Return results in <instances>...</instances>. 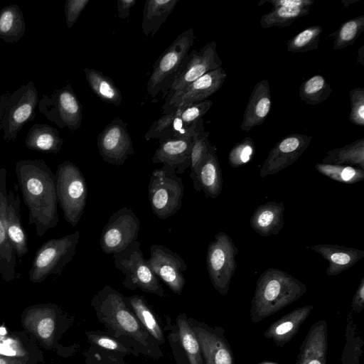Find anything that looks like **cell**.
<instances>
[{
    "label": "cell",
    "instance_id": "cell-30",
    "mask_svg": "<svg viewBox=\"0 0 364 364\" xmlns=\"http://www.w3.org/2000/svg\"><path fill=\"white\" fill-rule=\"evenodd\" d=\"M63 143L60 131L46 124H34L29 129L25 139L28 149L53 154H57Z\"/></svg>",
    "mask_w": 364,
    "mask_h": 364
},
{
    "label": "cell",
    "instance_id": "cell-36",
    "mask_svg": "<svg viewBox=\"0 0 364 364\" xmlns=\"http://www.w3.org/2000/svg\"><path fill=\"white\" fill-rule=\"evenodd\" d=\"M332 92L331 85L321 75H314L304 81L299 90V95L302 101L310 105L324 102Z\"/></svg>",
    "mask_w": 364,
    "mask_h": 364
},
{
    "label": "cell",
    "instance_id": "cell-2",
    "mask_svg": "<svg viewBox=\"0 0 364 364\" xmlns=\"http://www.w3.org/2000/svg\"><path fill=\"white\" fill-rule=\"evenodd\" d=\"M307 287L287 272L277 268L264 271L256 283L250 308L253 322L274 314L301 298Z\"/></svg>",
    "mask_w": 364,
    "mask_h": 364
},
{
    "label": "cell",
    "instance_id": "cell-54",
    "mask_svg": "<svg viewBox=\"0 0 364 364\" xmlns=\"http://www.w3.org/2000/svg\"><path fill=\"white\" fill-rule=\"evenodd\" d=\"M364 46H362L359 50H358V62L360 63L362 65H364V50H363Z\"/></svg>",
    "mask_w": 364,
    "mask_h": 364
},
{
    "label": "cell",
    "instance_id": "cell-35",
    "mask_svg": "<svg viewBox=\"0 0 364 364\" xmlns=\"http://www.w3.org/2000/svg\"><path fill=\"white\" fill-rule=\"evenodd\" d=\"M209 134L205 131L203 119H199L196 124V131L193 138L191 151L190 176L196 191L198 188V173L200 166L211 146L208 140Z\"/></svg>",
    "mask_w": 364,
    "mask_h": 364
},
{
    "label": "cell",
    "instance_id": "cell-46",
    "mask_svg": "<svg viewBox=\"0 0 364 364\" xmlns=\"http://www.w3.org/2000/svg\"><path fill=\"white\" fill-rule=\"evenodd\" d=\"M350 112L349 121L355 125L364 126V88L356 87L349 92Z\"/></svg>",
    "mask_w": 364,
    "mask_h": 364
},
{
    "label": "cell",
    "instance_id": "cell-25",
    "mask_svg": "<svg viewBox=\"0 0 364 364\" xmlns=\"http://www.w3.org/2000/svg\"><path fill=\"white\" fill-rule=\"evenodd\" d=\"M283 202L269 201L257 206L251 218V228L262 237L277 235L284 224Z\"/></svg>",
    "mask_w": 364,
    "mask_h": 364
},
{
    "label": "cell",
    "instance_id": "cell-49",
    "mask_svg": "<svg viewBox=\"0 0 364 364\" xmlns=\"http://www.w3.org/2000/svg\"><path fill=\"white\" fill-rule=\"evenodd\" d=\"M90 340L97 346L112 350L126 351L118 342L107 336L92 335L90 336Z\"/></svg>",
    "mask_w": 364,
    "mask_h": 364
},
{
    "label": "cell",
    "instance_id": "cell-38",
    "mask_svg": "<svg viewBox=\"0 0 364 364\" xmlns=\"http://www.w3.org/2000/svg\"><path fill=\"white\" fill-rule=\"evenodd\" d=\"M315 168L323 176L340 183L353 184L364 179V170L354 166L318 163Z\"/></svg>",
    "mask_w": 364,
    "mask_h": 364
},
{
    "label": "cell",
    "instance_id": "cell-33",
    "mask_svg": "<svg viewBox=\"0 0 364 364\" xmlns=\"http://www.w3.org/2000/svg\"><path fill=\"white\" fill-rule=\"evenodd\" d=\"M26 23L17 4L4 6L0 10V38L6 43L18 42L25 34Z\"/></svg>",
    "mask_w": 364,
    "mask_h": 364
},
{
    "label": "cell",
    "instance_id": "cell-1",
    "mask_svg": "<svg viewBox=\"0 0 364 364\" xmlns=\"http://www.w3.org/2000/svg\"><path fill=\"white\" fill-rule=\"evenodd\" d=\"M15 172L28 210V223L42 237L59 222L55 175L42 159L18 161Z\"/></svg>",
    "mask_w": 364,
    "mask_h": 364
},
{
    "label": "cell",
    "instance_id": "cell-15",
    "mask_svg": "<svg viewBox=\"0 0 364 364\" xmlns=\"http://www.w3.org/2000/svg\"><path fill=\"white\" fill-rule=\"evenodd\" d=\"M146 261L157 277L173 292L181 294L186 284L184 272L187 265L178 253L164 245H152L150 247V257Z\"/></svg>",
    "mask_w": 364,
    "mask_h": 364
},
{
    "label": "cell",
    "instance_id": "cell-27",
    "mask_svg": "<svg viewBox=\"0 0 364 364\" xmlns=\"http://www.w3.org/2000/svg\"><path fill=\"white\" fill-rule=\"evenodd\" d=\"M327 347V326L322 320L310 328L301 346L297 364H326Z\"/></svg>",
    "mask_w": 364,
    "mask_h": 364
},
{
    "label": "cell",
    "instance_id": "cell-39",
    "mask_svg": "<svg viewBox=\"0 0 364 364\" xmlns=\"http://www.w3.org/2000/svg\"><path fill=\"white\" fill-rule=\"evenodd\" d=\"M146 330L159 341H164L163 332L144 299L137 295L127 299Z\"/></svg>",
    "mask_w": 364,
    "mask_h": 364
},
{
    "label": "cell",
    "instance_id": "cell-14",
    "mask_svg": "<svg viewBox=\"0 0 364 364\" xmlns=\"http://www.w3.org/2000/svg\"><path fill=\"white\" fill-rule=\"evenodd\" d=\"M97 146L102 159L112 165L124 164L134 154L127 124L120 117L114 118L99 134Z\"/></svg>",
    "mask_w": 364,
    "mask_h": 364
},
{
    "label": "cell",
    "instance_id": "cell-12",
    "mask_svg": "<svg viewBox=\"0 0 364 364\" xmlns=\"http://www.w3.org/2000/svg\"><path fill=\"white\" fill-rule=\"evenodd\" d=\"M38 102V93L32 81L11 94L1 126L5 140L14 141L21 128L33 120Z\"/></svg>",
    "mask_w": 364,
    "mask_h": 364
},
{
    "label": "cell",
    "instance_id": "cell-26",
    "mask_svg": "<svg viewBox=\"0 0 364 364\" xmlns=\"http://www.w3.org/2000/svg\"><path fill=\"white\" fill-rule=\"evenodd\" d=\"M313 309L312 305H306L285 314L269 326L264 337L272 339L278 346H283L296 335Z\"/></svg>",
    "mask_w": 364,
    "mask_h": 364
},
{
    "label": "cell",
    "instance_id": "cell-41",
    "mask_svg": "<svg viewBox=\"0 0 364 364\" xmlns=\"http://www.w3.org/2000/svg\"><path fill=\"white\" fill-rule=\"evenodd\" d=\"M323 28L311 26L302 30L287 42V50L290 53H305L318 48Z\"/></svg>",
    "mask_w": 364,
    "mask_h": 364
},
{
    "label": "cell",
    "instance_id": "cell-34",
    "mask_svg": "<svg viewBox=\"0 0 364 364\" xmlns=\"http://www.w3.org/2000/svg\"><path fill=\"white\" fill-rule=\"evenodd\" d=\"M323 164L346 165L364 170V137L326 152Z\"/></svg>",
    "mask_w": 364,
    "mask_h": 364
},
{
    "label": "cell",
    "instance_id": "cell-28",
    "mask_svg": "<svg viewBox=\"0 0 364 364\" xmlns=\"http://www.w3.org/2000/svg\"><path fill=\"white\" fill-rule=\"evenodd\" d=\"M205 364H234L230 346L223 337L200 326L193 327Z\"/></svg>",
    "mask_w": 364,
    "mask_h": 364
},
{
    "label": "cell",
    "instance_id": "cell-13",
    "mask_svg": "<svg viewBox=\"0 0 364 364\" xmlns=\"http://www.w3.org/2000/svg\"><path fill=\"white\" fill-rule=\"evenodd\" d=\"M140 220L134 212L123 207L114 212L105 225L100 238V245L105 254H114L137 240Z\"/></svg>",
    "mask_w": 364,
    "mask_h": 364
},
{
    "label": "cell",
    "instance_id": "cell-43",
    "mask_svg": "<svg viewBox=\"0 0 364 364\" xmlns=\"http://www.w3.org/2000/svg\"><path fill=\"white\" fill-rule=\"evenodd\" d=\"M0 355L28 361L29 358L23 341L17 336L7 333L4 328H0Z\"/></svg>",
    "mask_w": 364,
    "mask_h": 364
},
{
    "label": "cell",
    "instance_id": "cell-32",
    "mask_svg": "<svg viewBox=\"0 0 364 364\" xmlns=\"http://www.w3.org/2000/svg\"><path fill=\"white\" fill-rule=\"evenodd\" d=\"M84 73L90 87L100 99L115 106L122 105V95L112 78L94 68H85Z\"/></svg>",
    "mask_w": 364,
    "mask_h": 364
},
{
    "label": "cell",
    "instance_id": "cell-42",
    "mask_svg": "<svg viewBox=\"0 0 364 364\" xmlns=\"http://www.w3.org/2000/svg\"><path fill=\"white\" fill-rule=\"evenodd\" d=\"M178 333L183 348L190 364H203L201 350L198 338L186 318H178Z\"/></svg>",
    "mask_w": 364,
    "mask_h": 364
},
{
    "label": "cell",
    "instance_id": "cell-37",
    "mask_svg": "<svg viewBox=\"0 0 364 364\" xmlns=\"http://www.w3.org/2000/svg\"><path fill=\"white\" fill-rule=\"evenodd\" d=\"M309 8L278 7L272 9L260 18V25L263 28L270 27H285L292 24L296 20L309 14Z\"/></svg>",
    "mask_w": 364,
    "mask_h": 364
},
{
    "label": "cell",
    "instance_id": "cell-24",
    "mask_svg": "<svg viewBox=\"0 0 364 364\" xmlns=\"http://www.w3.org/2000/svg\"><path fill=\"white\" fill-rule=\"evenodd\" d=\"M196 124L189 127L181 119L180 109L164 114L155 120L145 134L146 141L157 139L159 143L171 139L193 136L196 131Z\"/></svg>",
    "mask_w": 364,
    "mask_h": 364
},
{
    "label": "cell",
    "instance_id": "cell-3",
    "mask_svg": "<svg viewBox=\"0 0 364 364\" xmlns=\"http://www.w3.org/2000/svg\"><path fill=\"white\" fill-rule=\"evenodd\" d=\"M58 201L65 220L76 226L85 210L87 185L80 168L73 162L60 164L55 173Z\"/></svg>",
    "mask_w": 364,
    "mask_h": 364
},
{
    "label": "cell",
    "instance_id": "cell-16",
    "mask_svg": "<svg viewBox=\"0 0 364 364\" xmlns=\"http://www.w3.org/2000/svg\"><path fill=\"white\" fill-rule=\"evenodd\" d=\"M226 77L227 73L222 67L208 72L164 100L162 114L171 113L178 107L205 100L222 87Z\"/></svg>",
    "mask_w": 364,
    "mask_h": 364
},
{
    "label": "cell",
    "instance_id": "cell-19",
    "mask_svg": "<svg viewBox=\"0 0 364 364\" xmlns=\"http://www.w3.org/2000/svg\"><path fill=\"white\" fill-rule=\"evenodd\" d=\"M56 311L53 305H37L25 310L22 323L26 329L47 346H50L56 331Z\"/></svg>",
    "mask_w": 364,
    "mask_h": 364
},
{
    "label": "cell",
    "instance_id": "cell-20",
    "mask_svg": "<svg viewBox=\"0 0 364 364\" xmlns=\"http://www.w3.org/2000/svg\"><path fill=\"white\" fill-rule=\"evenodd\" d=\"M193 136L168 139L159 143L151 158L152 162L163 164L175 170L176 173H183L191 166Z\"/></svg>",
    "mask_w": 364,
    "mask_h": 364
},
{
    "label": "cell",
    "instance_id": "cell-47",
    "mask_svg": "<svg viewBox=\"0 0 364 364\" xmlns=\"http://www.w3.org/2000/svg\"><path fill=\"white\" fill-rule=\"evenodd\" d=\"M90 0H67L65 3V16L67 27L70 28L89 4Z\"/></svg>",
    "mask_w": 364,
    "mask_h": 364
},
{
    "label": "cell",
    "instance_id": "cell-29",
    "mask_svg": "<svg viewBox=\"0 0 364 364\" xmlns=\"http://www.w3.org/2000/svg\"><path fill=\"white\" fill-rule=\"evenodd\" d=\"M222 190V171L215 148L211 145L198 171L197 191H203L206 197L216 198Z\"/></svg>",
    "mask_w": 364,
    "mask_h": 364
},
{
    "label": "cell",
    "instance_id": "cell-5",
    "mask_svg": "<svg viewBox=\"0 0 364 364\" xmlns=\"http://www.w3.org/2000/svg\"><path fill=\"white\" fill-rule=\"evenodd\" d=\"M194 39L193 28H188L177 36L155 62L146 88L151 97L166 92L193 46Z\"/></svg>",
    "mask_w": 364,
    "mask_h": 364
},
{
    "label": "cell",
    "instance_id": "cell-6",
    "mask_svg": "<svg viewBox=\"0 0 364 364\" xmlns=\"http://www.w3.org/2000/svg\"><path fill=\"white\" fill-rule=\"evenodd\" d=\"M148 193L154 214L159 219H166L180 210L184 186L175 170L163 165L151 174Z\"/></svg>",
    "mask_w": 364,
    "mask_h": 364
},
{
    "label": "cell",
    "instance_id": "cell-48",
    "mask_svg": "<svg viewBox=\"0 0 364 364\" xmlns=\"http://www.w3.org/2000/svg\"><path fill=\"white\" fill-rule=\"evenodd\" d=\"M266 2L271 4L272 9L278 7L310 9L314 3L313 0H262L258 3V6Z\"/></svg>",
    "mask_w": 364,
    "mask_h": 364
},
{
    "label": "cell",
    "instance_id": "cell-22",
    "mask_svg": "<svg viewBox=\"0 0 364 364\" xmlns=\"http://www.w3.org/2000/svg\"><path fill=\"white\" fill-rule=\"evenodd\" d=\"M21 200L17 185L7 192L5 222L7 234L16 256L23 257L28 252L27 237L21 222Z\"/></svg>",
    "mask_w": 364,
    "mask_h": 364
},
{
    "label": "cell",
    "instance_id": "cell-10",
    "mask_svg": "<svg viewBox=\"0 0 364 364\" xmlns=\"http://www.w3.org/2000/svg\"><path fill=\"white\" fill-rule=\"evenodd\" d=\"M39 111L58 127L74 132L82 122V106L70 84L55 90L50 96L43 95L39 100Z\"/></svg>",
    "mask_w": 364,
    "mask_h": 364
},
{
    "label": "cell",
    "instance_id": "cell-9",
    "mask_svg": "<svg viewBox=\"0 0 364 364\" xmlns=\"http://www.w3.org/2000/svg\"><path fill=\"white\" fill-rule=\"evenodd\" d=\"M238 250L234 241L225 232L215 235L207 250L206 265L213 287L222 295L228 294L234 276Z\"/></svg>",
    "mask_w": 364,
    "mask_h": 364
},
{
    "label": "cell",
    "instance_id": "cell-53",
    "mask_svg": "<svg viewBox=\"0 0 364 364\" xmlns=\"http://www.w3.org/2000/svg\"><path fill=\"white\" fill-rule=\"evenodd\" d=\"M0 364H28V361L0 355Z\"/></svg>",
    "mask_w": 364,
    "mask_h": 364
},
{
    "label": "cell",
    "instance_id": "cell-8",
    "mask_svg": "<svg viewBox=\"0 0 364 364\" xmlns=\"http://www.w3.org/2000/svg\"><path fill=\"white\" fill-rule=\"evenodd\" d=\"M105 321L113 329L146 344L147 333L130 311L127 299L109 286H105L93 299Z\"/></svg>",
    "mask_w": 364,
    "mask_h": 364
},
{
    "label": "cell",
    "instance_id": "cell-45",
    "mask_svg": "<svg viewBox=\"0 0 364 364\" xmlns=\"http://www.w3.org/2000/svg\"><path fill=\"white\" fill-rule=\"evenodd\" d=\"M213 105V101L205 100L201 102H193L183 107H178L181 117L187 126H192L208 112Z\"/></svg>",
    "mask_w": 364,
    "mask_h": 364
},
{
    "label": "cell",
    "instance_id": "cell-50",
    "mask_svg": "<svg viewBox=\"0 0 364 364\" xmlns=\"http://www.w3.org/2000/svg\"><path fill=\"white\" fill-rule=\"evenodd\" d=\"M364 306V277H362L352 301V307L354 311L359 312Z\"/></svg>",
    "mask_w": 364,
    "mask_h": 364
},
{
    "label": "cell",
    "instance_id": "cell-52",
    "mask_svg": "<svg viewBox=\"0 0 364 364\" xmlns=\"http://www.w3.org/2000/svg\"><path fill=\"white\" fill-rule=\"evenodd\" d=\"M10 96L11 93L9 92H5L0 96V130L1 129L4 112L8 105Z\"/></svg>",
    "mask_w": 364,
    "mask_h": 364
},
{
    "label": "cell",
    "instance_id": "cell-11",
    "mask_svg": "<svg viewBox=\"0 0 364 364\" xmlns=\"http://www.w3.org/2000/svg\"><path fill=\"white\" fill-rule=\"evenodd\" d=\"M217 43L212 41L200 50H192L181 65L174 79L162 99L166 100L204 74L222 67L223 62L217 52Z\"/></svg>",
    "mask_w": 364,
    "mask_h": 364
},
{
    "label": "cell",
    "instance_id": "cell-18",
    "mask_svg": "<svg viewBox=\"0 0 364 364\" xmlns=\"http://www.w3.org/2000/svg\"><path fill=\"white\" fill-rule=\"evenodd\" d=\"M6 179V169L0 168V277L6 282H11L18 276L16 255L9 238L5 222Z\"/></svg>",
    "mask_w": 364,
    "mask_h": 364
},
{
    "label": "cell",
    "instance_id": "cell-23",
    "mask_svg": "<svg viewBox=\"0 0 364 364\" xmlns=\"http://www.w3.org/2000/svg\"><path fill=\"white\" fill-rule=\"evenodd\" d=\"M307 248L315 251L328 261V276H336L348 270L364 257V251L361 250L338 245L320 244Z\"/></svg>",
    "mask_w": 364,
    "mask_h": 364
},
{
    "label": "cell",
    "instance_id": "cell-31",
    "mask_svg": "<svg viewBox=\"0 0 364 364\" xmlns=\"http://www.w3.org/2000/svg\"><path fill=\"white\" fill-rule=\"evenodd\" d=\"M178 0H147L144 3L141 22L145 36L154 35L175 9Z\"/></svg>",
    "mask_w": 364,
    "mask_h": 364
},
{
    "label": "cell",
    "instance_id": "cell-21",
    "mask_svg": "<svg viewBox=\"0 0 364 364\" xmlns=\"http://www.w3.org/2000/svg\"><path fill=\"white\" fill-rule=\"evenodd\" d=\"M272 105V96L268 80L259 81L251 92L247 103L240 128L249 132L262 125L268 116Z\"/></svg>",
    "mask_w": 364,
    "mask_h": 364
},
{
    "label": "cell",
    "instance_id": "cell-44",
    "mask_svg": "<svg viewBox=\"0 0 364 364\" xmlns=\"http://www.w3.org/2000/svg\"><path fill=\"white\" fill-rule=\"evenodd\" d=\"M255 152L252 138L246 137L237 143L230 151L228 162L232 167L242 166L251 161Z\"/></svg>",
    "mask_w": 364,
    "mask_h": 364
},
{
    "label": "cell",
    "instance_id": "cell-40",
    "mask_svg": "<svg viewBox=\"0 0 364 364\" xmlns=\"http://www.w3.org/2000/svg\"><path fill=\"white\" fill-rule=\"evenodd\" d=\"M364 31V15L344 22L335 33L333 50H341L353 45Z\"/></svg>",
    "mask_w": 364,
    "mask_h": 364
},
{
    "label": "cell",
    "instance_id": "cell-17",
    "mask_svg": "<svg viewBox=\"0 0 364 364\" xmlns=\"http://www.w3.org/2000/svg\"><path fill=\"white\" fill-rule=\"evenodd\" d=\"M311 139V136L298 133L282 138L270 150L261 167L259 176L276 174L293 164L307 149Z\"/></svg>",
    "mask_w": 364,
    "mask_h": 364
},
{
    "label": "cell",
    "instance_id": "cell-4",
    "mask_svg": "<svg viewBox=\"0 0 364 364\" xmlns=\"http://www.w3.org/2000/svg\"><path fill=\"white\" fill-rule=\"evenodd\" d=\"M80 237V231L43 243L36 252L29 271V279L40 283L50 275H60L73 259Z\"/></svg>",
    "mask_w": 364,
    "mask_h": 364
},
{
    "label": "cell",
    "instance_id": "cell-51",
    "mask_svg": "<svg viewBox=\"0 0 364 364\" xmlns=\"http://www.w3.org/2000/svg\"><path fill=\"white\" fill-rule=\"evenodd\" d=\"M136 2V0H117V9L119 18L121 19L127 18L131 9L135 5Z\"/></svg>",
    "mask_w": 364,
    "mask_h": 364
},
{
    "label": "cell",
    "instance_id": "cell-7",
    "mask_svg": "<svg viewBox=\"0 0 364 364\" xmlns=\"http://www.w3.org/2000/svg\"><path fill=\"white\" fill-rule=\"evenodd\" d=\"M140 245L138 240L134 241L123 250L113 254L115 267L125 277L122 284L130 289L139 288L162 296L164 289L144 257Z\"/></svg>",
    "mask_w": 364,
    "mask_h": 364
}]
</instances>
